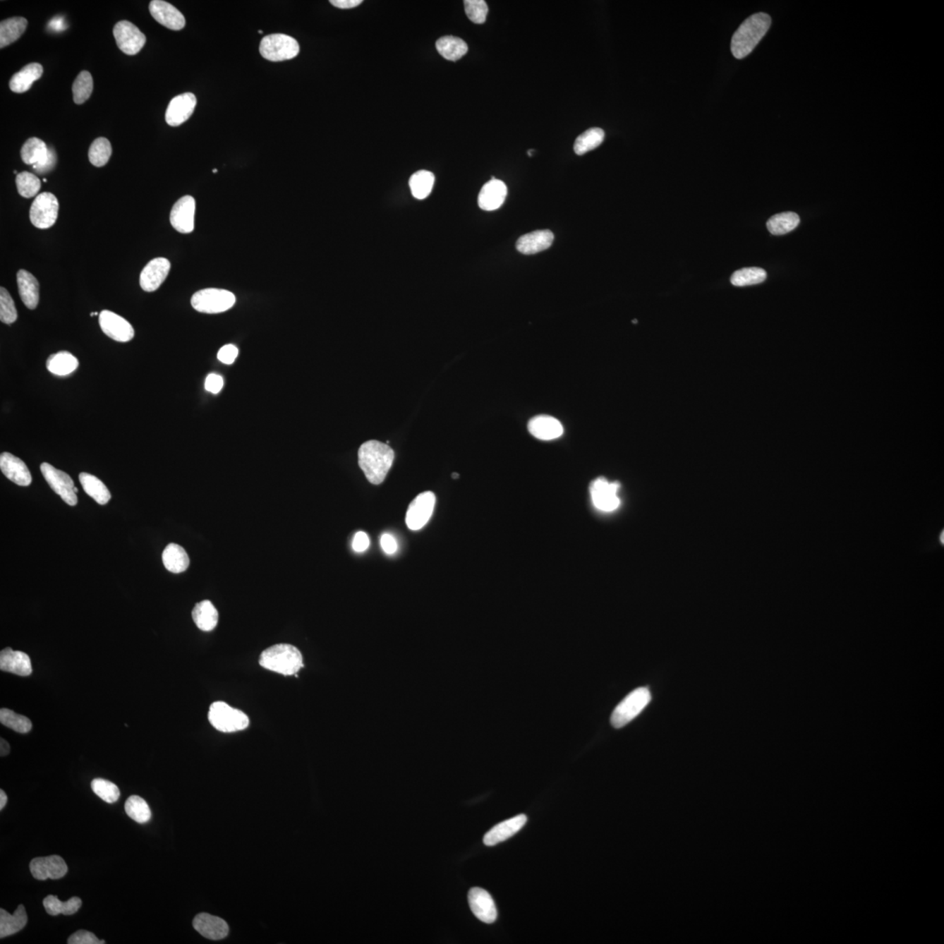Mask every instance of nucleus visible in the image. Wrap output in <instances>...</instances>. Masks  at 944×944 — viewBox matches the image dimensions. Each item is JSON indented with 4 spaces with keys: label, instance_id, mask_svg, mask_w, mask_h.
<instances>
[{
    "label": "nucleus",
    "instance_id": "obj_1",
    "mask_svg": "<svg viewBox=\"0 0 944 944\" xmlns=\"http://www.w3.org/2000/svg\"><path fill=\"white\" fill-rule=\"evenodd\" d=\"M394 459L392 448L379 441L365 442L358 449V466L373 485L382 484L392 467Z\"/></svg>",
    "mask_w": 944,
    "mask_h": 944
},
{
    "label": "nucleus",
    "instance_id": "obj_2",
    "mask_svg": "<svg viewBox=\"0 0 944 944\" xmlns=\"http://www.w3.org/2000/svg\"><path fill=\"white\" fill-rule=\"evenodd\" d=\"M771 25L768 14L758 13L746 20L734 32L731 40V51L738 60L747 57L767 34Z\"/></svg>",
    "mask_w": 944,
    "mask_h": 944
},
{
    "label": "nucleus",
    "instance_id": "obj_3",
    "mask_svg": "<svg viewBox=\"0 0 944 944\" xmlns=\"http://www.w3.org/2000/svg\"><path fill=\"white\" fill-rule=\"evenodd\" d=\"M259 664L262 667L282 675L296 676L303 667V655L294 646L278 643L262 651Z\"/></svg>",
    "mask_w": 944,
    "mask_h": 944
},
{
    "label": "nucleus",
    "instance_id": "obj_4",
    "mask_svg": "<svg viewBox=\"0 0 944 944\" xmlns=\"http://www.w3.org/2000/svg\"><path fill=\"white\" fill-rule=\"evenodd\" d=\"M208 720L215 730L223 733L244 730L250 725V719L246 713L222 701L214 702L210 706Z\"/></svg>",
    "mask_w": 944,
    "mask_h": 944
},
{
    "label": "nucleus",
    "instance_id": "obj_5",
    "mask_svg": "<svg viewBox=\"0 0 944 944\" xmlns=\"http://www.w3.org/2000/svg\"><path fill=\"white\" fill-rule=\"evenodd\" d=\"M650 700L651 695L646 687H640L631 691L615 708L610 718L611 724L616 728L627 725L642 713Z\"/></svg>",
    "mask_w": 944,
    "mask_h": 944
},
{
    "label": "nucleus",
    "instance_id": "obj_6",
    "mask_svg": "<svg viewBox=\"0 0 944 944\" xmlns=\"http://www.w3.org/2000/svg\"><path fill=\"white\" fill-rule=\"evenodd\" d=\"M20 155L25 164H30L36 173H49L56 167L57 156L54 148L38 138H29L22 146Z\"/></svg>",
    "mask_w": 944,
    "mask_h": 944
},
{
    "label": "nucleus",
    "instance_id": "obj_7",
    "mask_svg": "<svg viewBox=\"0 0 944 944\" xmlns=\"http://www.w3.org/2000/svg\"><path fill=\"white\" fill-rule=\"evenodd\" d=\"M236 302V296L222 289H204L193 294L192 306L197 312L215 314L231 309Z\"/></svg>",
    "mask_w": 944,
    "mask_h": 944
},
{
    "label": "nucleus",
    "instance_id": "obj_8",
    "mask_svg": "<svg viewBox=\"0 0 944 944\" xmlns=\"http://www.w3.org/2000/svg\"><path fill=\"white\" fill-rule=\"evenodd\" d=\"M260 54L270 61H284L298 56L299 44L294 38L284 34L265 36L260 44Z\"/></svg>",
    "mask_w": 944,
    "mask_h": 944
},
{
    "label": "nucleus",
    "instance_id": "obj_9",
    "mask_svg": "<svg viewBox=\"0 0 944 944\" xmlns=\"http://www.w3.org/2000/svg\"><path fill=\"white\" fill-rule=\"evenodd\" d=\"M58 212L59 202L57 198L51 193H40L30 208L31 222L37 229H49L56 224Z\"/></svg>",
    "mask_w": 944,
    "mask_h": 944
},
{
    "label": "nucleus",
    "instance_id": "obj_10",
    "mask_svg": "<svg viewBox=\"0 0 944 944\" xmlns=\"http://www.w3.org/2000/svg\"><path fill=\"white\" fill-rule=\"evenodd\" d=\"M619 489V483L610 482L605 478L593 481L590 491L592 503L596 509L605 512L617 510L621 504L618 496Z\"/></svg>",
    "mask_w": 944,
    "mask_h": 944
},
{
    "label": "nucleus",
    "instance_id": "obj_11",
    "mask_svg": "<svg viewBox=\"0 0 944 944\" xmlns=\"http://www.w3.org/2000/svg\"><path fill=\"white\" fill-rule=\"evenodd\" d=\"M40 471L51 489L59 495L65 503L74 507L78 504L75 484L69 475L47 463L42 464Z\"/></svg>",
    "mask_w": 944,
    "mask_h": 944
},
{
    "label": "nucleus",
    "instance_id": "obj_12",
    "mask_svg": "<svg viewBox=\"0 0 944 944\" xmlns=\"http://www.w3.org/2000/svg\"><path fill=\"white\" fill-rule=\"evenodd\" d=\"M435 496L432 492L419 494L409 504L406 514V524L412 531H418L429 522L433 514Z\"/></svg>",
    "mask_w": 944,
    "mask_h": 944
},
{
    "label": "nucleus",
    "instance_id": "obj_13",
    "mask_svg": "<svg viewBox=\"0 0 944 944\" xmlns=\"http://www.w3.org/2000/svg\"><path fill=\"white\" fill-rule=\"evenodd\" d=\"M113 34L119 49L128 56L140 52L146 42L145 35L130 21H119L115 25Z\"/></svg>",
    "mask_w": 944,
    "mask_h": 944
},
{
    "label": "nucleus",
    "instance_id": "obj_14",
    "mask_svg": "<svg viewBox=\"0 0 944 944\" xmlns=\"http://www.w3.org/2000/svg\"><path fill=\"white\" fill-rule=\"evenodd\" d=\"M99 324L102 331L109 338L119 342H128L133 339L134 329L129 322L111 310H102L99 314Z\"/></svg>",
    "mask_w": 944,
    "mask_h": 944
},
{
    "label": "nucleus",
    "instance_id": "obj_15",
    "mask_svg": "<svg viewBox=\"0 0 944 944\" xmlns=\"http://www.w3.org/2000/svg\"><path fill=\"white\" fill-rule=\"evenodd\" d=\"M68 866L61 856L51 855L32 859L30 871L36 880H58L68 873Z\"/></svg>",
    "mask_w": 944,
    "mask_h": 944
},
{
    "label": "nucleus",
    "instance_id": "obj_16",
    "mask_svg": "<svg viewBox=\"0 0 944 944\" xmlns=\"http://www.w3.org/2000/svg\"><path fill=\"white\" fill-rule=\"evenodd\" d=\"M195 200L190 195L182 197L171 211V224L179 233H192L195 229Z\"/></svg>",
    "mask_w": 944,
    "mask_h": 944
},
{
    "label": "nucleus",
    "instance_id": "obj_17",
    "mask_svg": "<svg viewBox=\"0 0 944 944\" xmlns=\"http://www.w3.org/2000/svg\"><path fill=\"white\" fill-rule=\"evenodd\" d=\"M468 901L472 913L485 924H493L497 917L495 902L492 895L485 889L472 888L468 895Z\"/></svg>",
    "mask_w": 944,
    "mask_h": 944
},
{
    "label": "nucleus",
    "instance_id": "obj_18",
    "mask_svg": "<svg viewBox=\"0 0 944 944\" xmlns=\"http://www.w3.org/2000/svg\"><path fill=\"white\" fill-rule=\"evenodd\" d=\"M170 269L171 263L167 258H159L150 261L143 269L139 278L143 290L146 292L157 291L167 279Z\"/></svg>",
    "mask_w": 944,
    "mask_h": 944
},
{
    "label": "nucleus",
    "instance_id": "obj_19",
    "mask_svg": "<svg viewBox=\"0 0 944 944\" xmlns=\"http://www.w3.org/2000/svg\"><path fill=\"white\" fill-rule=\"evenodd\" d=\"M197 104V99L192 93L178 95L171 99L166 112V121L170 126H181L190 119Z\"/></svg>",
    "mask_w": 944,
    "mask_h": 944
},
{
    "label": "nucleus",
    "instance_id": "obj_20",
    "mask_svg": "<svg viewBox=\"0 0 944 944\" xmlns=\"http://www.w3.org/2000/svg\"><path fill=\"white\" fill-rule=\"evenodd\" d=\"M150 13L159 24L171 30L179 31L185 28L186 19L176 7L162 0L150 3Z\"/></svg>",
    "mask_w": 944,
    "mask_h": 944
},
{
    "label": "nucleus",
    "instance_id": "obj_21",
    "mask_svg": "<svg viewBox=\"0 0 944 944\" xmlns=\"http://www.w3.org/2000/svg\"><path fill=\"white\" fill-rule=\"evenodd\" d=\"M0 469L9 480L20 486H28L32 483V475L25 464L13 454L5 452L0 456Z\"/></svg>",
    "mask_w": 944,
    "mask_h": 944
},
{
    "label": "nucleus",
    "instance_id": "obj_22",
    "mask_svg": "<svg viewBox=\"0 0 944 944\" xmlns=\"http://www.w3.org/2000/svg\"><path fill=\"white\" fill-rule=\"evenodd\" d=\"M507 188L503 181L494 177L483 186L478 195V206L485 211L499 210L506 200Z\"/></svg>",
    "mask_w": 944,
    "mask_h": 944
},
{
    "label": "nucleus",
    "instance_id": "obj_23",
    "mask_svg": "<svg viewBox=\"0 0 944 944\" xmlns=\"http://www.w3.org/2000/svg\"><path fill=\"white\" fill-rule=\"evenodd\" d=\"M528 428L533 437L543 441L555 440L561 437L564 432L562 424L558 419L546 415L533 417L529 420Z\"/></svg>",
    "mask_w": 944,
    "mask_h": 944
},
{
    "label": "nucleus",
    "instance_id": "obj_24",
    "mask_svg": "<svg viewBox=\"0 0 944 944\" xmlns=\"http://www.w3.org/2000/svg\"><path fill=\"white\" fill-rule=\"evenodd\" d=\"M528 818L524 814L516 816L494 826L484 837L485 846L493 847L503 842L521 830L526 825Z\"/></svg>",
    "mask_w": 944,
    "mask_h": 944
},
{
    "label": "nucleus",
    "instance_id": "obj_25",
    "mask_svg": "<svg viewBox=\"0 0 944 944\" xmlns=\"http://www.w3.org/2000/svg\"><path fill=\"white\" fill-rule=\"evenodd\" d=\"M0 669L1 671L25 677L31 675L32 672L30 657L27 653L12 648H6L0 653Z\"/></svg>",
    "mask_w": 944,
    "mask_h": 944
},
{
    "label": "nucleus",
    "instance_id": "obj_26",
    "mask_svg": "<svg viewBox=\"0 0 944 944\" xmlns=\"http://www.w3.org/2000/svg\"><path fill=\"white\" fill-rule=\"evenodd\" d=\"M193 925L195 931L207 939L222 940L229 935V928L226 921L210 914H198Z\"/></svg>",
    "mask_w": 944,
    "mask_h": 944
},
{
    "label": "nucleus",
    "instance_id": "obj_27",
    "mask_svg": "<svg viewBox=\"0 0 944 944\" xmlns=\"http://www.w3.org/2000/svg\"><path fill=\"white\" fill-rule=\"evenodd\" d=\"M554 240V234L550 230H537L519 238L516 248L522 254L534 255L547 250L552 246Z\"/></svg>",
    "mask_w": 944,
    "mask_h": 944
},
{
    "label": "nucleus",
    "instance_id": "obj_28",
    "mask_svg": "<svg viewBox=\"0 0 944 944\" xmlns=\"http://www.w3.org/2000/svg\"><path fill=\"white\" fill-rule=\"evenodd\" d=\"M18 288L22 302L28 309L35 310L40 300V284L31 273L25 270L17 274Z\"/></svg>",
    "mask_w": 944,
    "mask_h": 944
},
{
    "label": "nucleus",
    "instance_id": "obj_29",
    "mask_svg": "<svg viewBox=\"0 0 944 944\" xmlns=\"http://www.w3.org/2000/svg\"><path fill=\"white\" fill-rule=\"evenodd\" d=\"M43 74V67L40 63H30L25 66L20 71L13 75L10 80V89L14 93L21 94L30 90L32 83L38 80Z\"/></svg>",
    "mask_w": 944,
    "mask_h": 944
},
{
    "label": "nucleus",
    "instance_id": "obj_30",
    "mask_svg": "<svg viewBox=\"0 0 944 944\" xmlns=\"http://www.w3.org/2000/svg\"><path fill=\"white\" fill-rule=\"evenodd\" d=\"M28 924V914L23 905L17 907L16 912L11 914L5 909H0V938L16 934L25 928Z\"/></svg>",
    "mask_w": 944,
    "mask_h": 944
},
{
    "label": "nucleus",
    "instance_id": "obj_31",
    "mask_svg": "<svg viewBox=\"0 0 944 944\" xmlns=\"http://www.w3.org/2000/svg\"><path fill=\"white\" fill-rule=\"evenodd\" d=\"M192 617L196 627L201 631H211L217 627L218 611L208 600L197 603L193 610Z\"/></svg>",
    "mask_w": 944,
    "mask_h": 944
},
{
    "label": "nucleus",
    "instance_id": "obj_32",
    "mask_svg": "<svg viewBox=\"0 0 944 944\" xmlns=\"http://www.w3.org/2000/svg\"><path fill=\"white\" fill-rule=\"evenodd\" d=\"M163 564L171 573L179 574L188 569L190 559L188 552L178 544L171 543L164 548Z\"/></svg>",
    "mask_w": 944,
    "mask_h": 944
},
{
    "label": "nucleus",
    "instance_id": "obj_33",
    "mask_svg": "<svg viewBox=\"0 0 944 944\" xmlns=\"http://www.w3.org/2000/svg\"><path fill=\"white\" fill-rule=\"evenodd\" d=\"M28 20L23 17H13L0 23V47L4 49L16 42L24 34Z\"/></svg>",
    "mask_w": 944,
    "mask_h": 944
},
{
    "label": "nucleus",
    "instance_id": "obj_34",
    "mask_svg": "<svg viewBox=\"0 0 944 944\" xmlns=\"http://www.w3.org/2000/svg\"><path fill=\"white\" fill-rule=\"evenodd\" d=\"M79 480L84 492L99 504H106L111 500V494L107 486L95 476L83 472L79 475Z\"/></svg>",
    "mask_w": 944,
    "mask_h": 944
},
{
    "label": "nucleus",
    "instance_id": "obj_35",
    "mask_svg": "<svg viewBox=\"0 0 944 944\" xmlns=\"http://www.w3.org/2000/svg\"><path fill=\"white\" fill-rule=\"evenodd\" d=\"M79 362L74 355L62 351L50 355L47 361V368L50 373L58 376L72 374L78 368Z\"/></svg>",
    "mask_w": 944,
    "mask_h": 944
},
{
    "label": "nucleus",
    "instance_id": "obj_36",
    "mask_svg": "<svg viewBox=\"0 0 944 944\" xmlns=\"http://www.w3.org/2000/svg\"><path fill=\"white\" fill-rule=\"evenodd\" d=\"M438 53L446 60L455 61L461 59L468 52V46L462 39L454 36H444L435 43Z\"/></svg>",
    "mask_w": 944,
    "mask_h": 944
},
{
    "label": "nucleus",
    "instance_id": "obj_37",
    "mask_svg": "<svg viewBox=\"0 0 944 944\" xmlns=\"http://www.w3.org/2000/svg\"><path fill=\"white\" fill-rule=\"evenodd\" d=\"M799 215L792 212H786L774 215L767 222V228L772 235L782 236L792 232L799 226Z\"/></svg>",
    "mask_w": 944,
    "mask_h": 944
},
{
    "label": "nucleus",
    "instance_id": "obj_38",
    "mask_svg": "<svg viewBox=\"0 0 944 944\" xmlns=\"http://www.w3.org/2000/svg\"><path fill=\"white\" fill-rule=\"evenodd\" d=\"M82 904V900L79 897H72L68 901L62 902L57 896L49 895L43 901V906L50 916H58L60 914L71 916L78 912Z\"/></svg>",
    "mask_w": 944,
    "mask_h": 944
},
{
    "label": "nucleus",
    "instance_id": "obj_39",
    "mask_svg": "<svg viewBox=\"0 0 944 944\" xmlns=\"http://www.w3.org/2000/svg\"><path fill=\"white\" fill-rule=\"evenodd\" d=\"M434 184L435 175L429 171H416L409 179V188L413 196L417 200L426 199L432 191Z\"/></svg>",
    "mask_w": 944,
    "mask_h": 944
},
{
    "label": "nucleus",
    "instance_id": "obj_40",
    "mask_svg": "<svg viewBox=\"0 0 944 944\" xmlns=\"http://www.w3.org/2000/svg\"><path fill=\"white\" fill-rule=\"evenodd\" d=\"M605 133L600 128H591L581 134L574 142V151L577 155H583L585 153L598 148L605 140Z\"/></svg>",
    "mask_w": 944,
    "mask_h": 944
},
{
    "label": "nucleus",
    "instance_id": "obj_41",
    "mask_svg": "<svg viewBox=\"0 0 944 944\" xmlns=\"http://www.w3.org/2000/svg\"><path fill=\"white\" fill-rule=\"evenodd\" d=\"M767 273L766 270L751 267V268H744L737 270L731 277V284L737 287L749 286V285L758 284L766 281Z\"/></svg>",
    "mask_w": 944,
    "mask_h": 944
},
{
    "label": "nucleus",
    "instance_id": "obj_42",
    "mask_svg": "<svg viewBox=\"0 0 944 944\" xmlns=\"http://www.w3.org/2000/svg\"><path fill=\"white\" fill-rule=\"evenodd\" d=\"M124 809L128 816L139 824H145L152 818V811L145 799L138 796H131L127 799Z\"/></svg>",
    "mask_w": 944,
    "mask_h": 944
},
{
    "label": "nucleus",
    "instance_id": "obj_43",
    "mask_svg": "<svg viewBox=\"0 0 944 944\" xmlns=\"http://www.w3.org/2000/svg\"><path fill=\"white\" fill-rule=\"evenodd\" d=\"M112 155L111 142L105 138H99L91 144L89 151L90 163L97 167H104Z\"/></svg>",
    "mask_w": 944,
    "mask_h": 944
},
{
    "label": "nucleus",
    "instance_id": "obj_44",
    "mask_svg": "<svg viewBox=\"0 0 944 944\" xmlns=\"http://www.w3.org/2000/svg\"><path fill=\"white\" fill-rule=\"evenodd\" d=\"M0 722L4 726L11 728L20 734H27L31 731L32 724L30 720L24 715L7 708L0 710Z\"/></svg>",
    "mask_w": 944,
    "mask_h": 944
},
{
    "label": "nucleus",
    "instance_id": "obj_45",
    "mask_svg": "<svg viewBox=\"0 0 944 944\" xmlns=\"http://www.w3.org/2000/svg\"><path fill=\"white\" fill-rule=\"evenodd\" d=\"M94 87L92 75L90 72H80L73 84V98L76 104H83L92 94Z\"/></svg>",
    "mask_w": 944,
    "mask_h": 944
},
{
    "label": "nucleus",
    "instance_id": "obj_46",
    "mask_svg": "<svg viewBox=\"0 0 944 944\" xmlns=\"http://www.w3.org/2000/svg\"><path fill=\"white\" fill-rule=\"evenodd\" d=\"M16 185L20 195L28 199V198L37 195L42 183L35 174L28 173V171H22V173L17 174Z\"/></svg>",
    "mask_w": 944,
    "mask_h": 944
},
{
    "label": "nucleus",
    "instance_id": "obj_47",
    "mask_svg": "<svg viewBox=\"0 0 944 944\" xmlns=\"http://www.w3.org/2000/svg\"><path fill=\"white\" fill-rule=\"evenodd\" d=\"M91 788L97 796L106 803L113 804L119 800L120 790L119 787L105 779L96 778L91 782Z\"/></svg>",
    "mask_w": 944,
    "mask_h": 944
},
{
    "label": "nucleus",
    "instance_id": "obj_48",
    "mask_svg": "<svg viewBox=\"0 0 944 944\" xmlns=\"http://www.w3.org/2000/svg\"><path fill=\"white\" fill-rule=\"evenodd\" d=\"M18 313L12 296L6 289L0 288V320L6 325L17 320Z\"/></svg>",
    "mask_w": 944,
    "mask_h": 944
},
{
    "label": "nucleus",
    "instance_id": "obj_49",
    "mask_svg": "<svg viewBox=\"0 0 944 944\" xmlns=\"http://www.w3.org/2000/svg\"><path fill=\"white\" fill-rule=\"evenodd\" d=\"M464 3L466 16L473 23H485L489 10L484 0H466Z\"/></svg>",
    "mask_w": 944,
    "mask_h": 944
},
{
    "label": "nucleus",
    "instance_id": "obj_50",
    "mask_svg": "<svg viewBox=\"0 0 944 944\" xmlns=\"http://www.w3.org/2000/svg\"><path fill=\"white\" fill-rule=\"evenodd\" d=\"M68 944H104V940H99L93 933L79 931L74 933L68 940Z\"/></svg>",
    "mask_w": 944,
    "mask_h": 944
},
{
    "label": "nucleus",
    "instance_id": "obj_51",
    "mask_svg": "<svg viewBox=\"0 0 944 944\" xmlns=\"http://www.w3.org/2000/svg\"><path fill=\"white\" fill-rule=\"evenodd\" d=\"M238 356L237 347L234 345H226L219 349L217 357L222 363L230 365L234 363Z\"/></svg>",
    "mask_w": 944,
    "mask_h": 944
},
{
    "label": "nucleus",
    "instance_id": "obj_52",
    "mask_svg": "<svg viewBox=\"0 0 944 944\" xmlns=\"http://www.w3.org/2000/svg\"><path fill=\"white\" fill-rule=\"evenodd\" d=\"M223 387V379L222 376L215 374H211L207 377L205 382V389L212 394H218Z\"/></svg>",
    "mask_w": 944,
    "mask_h": 944
},
{
    "label": "nucleus",
    "instance_id": "obj_53",
    "mask_svg": "<svg viewBox=\"0 0 944 944\" xmlns=\"http://www.w3.org/2000/svg\"><path fill=\"white\" fill-rule=\"evenodd\" d=\"M369 545H370V540H369L367 533L361 531L355 534L353 540V548L355 552H365L369 547Z\"/></svg>",
    "mask_w": 944,
    "mask_h": 944
},
{
    "label": "nucleus",
    "instance_id": "obj_54",
    "mask_svg": "<svg viewBox=\"0 0 944 944\" xmlns=\"http://www.w3.org/2000/svg\"><path fill=\"white\" fill-rule=\"evenodd\" d=\"M380 545L384 552L387 555H393L397 551V543L394 538L389 533L383 534L380 538Z\"/></svg>",
    "mask_w": 944,
    "mask_h": 944
},
{
    "label": "nucleus",
    "instance_id": "obj_55",
    "mask_svg": "<svg viewBox=\"0 0 944 944\" xmlns=\"http://www.w3.org/2000/svg\"><path fill=\"white\" fill-rule=\"evenodd\" d=\"M330 3L340 9H351L360 6L362 0H331Z\"/></svg>",
    "mask_w": 944,
    "mask_h": 944
},
{
    "label": "nucleus",
    "instance_id": "obj_56",
    "mask_svg": "<svg viewBox=\"0 0 944 944\" xmlns=\"http://www.w3.org/2000/svg\"><path fill=\"white\" fill-rule=\"evenodd\" d=\"M49 27L52 28V30H56V31L64 30V29L66 28L63 20H62L61 18H60V19H54L51 20L49 23Z\"/></svg>",
    "mask_w": 944,
    "mask_h": 944
},
{
    "label": "nucleus",
    "instance_id": "obj_57",
    "mask_svg": "<svg viewBox=\"0 0 944 944\" xmlns=\"http://www.w3.org/2000/svg\"><path fill=\"white\" fill-rule=\"evenodd\" d=\"M10 750L11 747L8 742L4 740L3 738L0 739V756L3 757L8 755Z\"/></svg>",
    "mask_w": 944,
    "mask_h": 944
},
{
    "label": "nucleus",
    "instance_id": "obj_58",
    "mask_svg": "<svg viewBox=\"0 0 944 944\" xmlns=\"http://www.w3.org/2000/svg\"><path fill=\"white\" fill-rule=\"evenodd\" d=\"M7 803V796L3 789L0 790V811H2Z\"/></svg>",
    "mask_w": 944,
    "mask_h": 944
},
{
    "label": "nucleus",
    "instance_id": "obj_59",
    "mask_svg": "<svg viewBox=\"0 0 944 944\" xmlns=\"http://www.w3.org/2000/svg\"><path fill=\"white\" fill-rule=\"evenodd\" d=\"M533 152H534L533 150H529V151H528V155H529L530 157H532V156L533 155Z\"/></svg>",
    "mask_w": 944,
    "mask_h": 944
},
{
    "label": "nucleus",
    "instance_id": "obj_60",
    "mask_svg": "<svg viewBox=\"0 0 944 944\" xmlns=\"http://www.w3.org/2000/svg\"><path fill=\"white\" fill-rule=\"evenodd\" d=\"M452 478H459V474H456V473H455V474H452Z\"/></svg>",
    "mask_w": 944,
    "mask_h": 944
},
{
    "label": "nucleus",
    "instance_id": "obj_61",
    "mask_svg": "<svg viewBox=\"0 0 944 944\" xmlns=\"http://www.w3.org/2000/svg\"><path fill=\"white\" fill-rule=\"evenodd\" d=\"M90 316H91V317H93V316H96V315H95V313H90Z\"/></svg>",
    "mask_w": 944,
    "mask_h": 944
},
{
    "label": "nucleus",
    "instance_id": "obj_62",
    "mask_svg": "<svg viewBox=\"0 0 944 944\" xmlns=\"http://www.w3.org/2000/svg\"><path fill=\"white\" fill-rule=\"evenodd\" d=\"M75 493H78V489L76 488H75Z\"/></svg>",
    "mask_w": 944,
    "mask_h": 944
},
{
    "label": "nucleus",
    "instance_id": "obj_63",
    "mask_svg": "<svg viewBox=\"0 0 944 944\" xmlns=\"http://www.w3.org/2000/svg\"><path fill=\"white\" fill-rule=\"evenodd\" d=\"M213 173H214V174H217V169L213 170Z\"/></svg>",
    "mask_w": 944,
    "mask_h": 944
},
{
    "label": "nucleus",
    "instance_id": "obj_64",
    "mask_svg": "<svg viewBox=\"0 0 944 944\" xmlns=\"http://www.w3.org/2000/svg\"><path fill=\"white\" fill-rule=\"evenodd\" d=\"M258 32H259V34H260V35H262V30H259Z\"/></svg>",
    "mask_w": 944,
    "mask_h": 944
}]
</instances>
